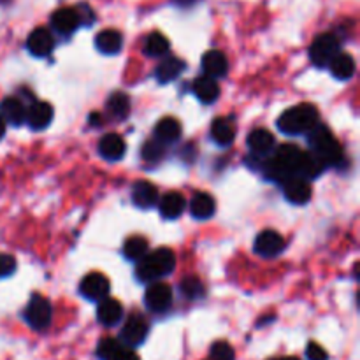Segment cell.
I'll list each match as a JSON object with an SVG mask.
<instances>
[{"label": "cell", "instance_id": "6da1fadb", "mask_svg": "<svg viewBox=\"0 0 360 360\" xmlns=\"http://www.w3.org/2000/svg\"><path fill=\"white\" fill-rule=\"evenodd\" d=\"M308 143H310L311 153L320 160L326 167L337 166L343 162V148L337 143L336 137L323 125H314L308 132Z\"/></svg>", "mask_w": 360, "mask_h": 360}, {"label": "cell", "instance_id": "7a4b0ae2", "mask_svg": "<svg viewBox=\"0 0 360 360\" xmlns=\"http://www.w3.org/2000/svg\"><path fill=\"white\" fill-rule=\"evenodd\" d=\"M176 257L169 248H159L137 262L136 276L143 283H155L174 271Z\"/></svg>", "mask_w": 360, "mask_h": 360}, {"label": "cell", "instance_id": "3957f363", "mask_svg": "<svg viewBox=\"0 0 360 360\" xmlns=\"http://www.w3.org/2000/svg\"><path fill=\"white\" fill-rule=\"evenodd\" d=\"M276 125L285 136L308 134L314 125H318V111L313 104H299L283 112Z\"/></svg>", "mask_w": 360, "mask_h": 360}, {"label": "cell", "instance_id": "277c9868", "mask_svg": "<svg viewBox=\"0 0 360 360\" xmlns=\"http://www.w3.org/2000/svg\"><path fill=\"white\" fill-rule=\"evenodd\" d=\"M23 318L34 330H44L50 327L51 318H53V306L46 297L41 294H34L25 308Z\"/></svg>", "mask_w": 360, "mask_h": 360}, {"label": "cell", "instance_id": "5b68a950", "mask_svg": "<svg viewBox=\"0 0 360 360\" xmlns=\"http://www.w3.org/2000/svg\"><path fill=\"white\" fill-rule=\"evenodd\" d=\"M339 53V41L334 34L318 35L310 48V59L317 67H329Z\"/></svg>", "mask_w": 360, "mask_h": 360}, {"label": "cell", "instance_id": "8992f818", "mask_svg": "<svg viewBox=\"0 0 360 360\" xmlns=\"http://www.w3.org/2000/svg\"><path fill=\"white\" fill-rule=\"evenodd\" d=\"M144 304L153 313H163L172 306V288L162 281L151 283L144 294Z\"/></svg>", "mask_w": 360, "mask_h": 360}, {"label": "cell", "instance_id": "52a82bcc", "mask_svg": "<svg viewBox=\"0 0 360 360\" xmlns=\"http://www.w3.org/2000/svg\"><path fill=\"white\" fill-rule=\"evenodd\" d=\"M148 336V323L141 314H130L121 327L120 339L128 348L143 345Z\"/></svg>", "mask_w": 360, "mask_h": 360}, {"label": "cell", "instance_id": "ba28073f", "mask_svg": "<svg viewBox=\"0 0 360 360\" xmlns=\"http://www.w3.org/2000/svg\"><path fill=\"white\" fill-rule=\"evenodd\" d=\"M109 288H111V285H109V279L104 274L90 272V274L83 278L81 285H79V294L85 299H88V301L101 302L108 297Z\"/></svg>", "mask_w": 360, "mask_h": 360}, {"label": "cell", "instance_id": "9c48e42d", "mask_svg": "<svg viewBox=\"0 0 360 360\" xmlns=\"http://www.w3.org/2000/svg\"><path fill=\"white\" fill-rule=\"evenodd\" d=\"M97 355L101 360H141L134 350L112 337H104L99 343Z\"/></svg>", "mask_w": 360, "mask_h": 360}, {"label": "cell", "instance_id": "30bf717a", "mask_svg": "<svg viewBox=\"0 0 360 360\" xmlns=\"http://www.w3.org/2000/svg\"><path fill=\"white\" fill-rule=\"evenodd\" d=\"M285 250V239L276 230H262L255 239V253L263 259L278 257Z\"/></svg>", "mask_w": 360, "mask_h": 360}, {"label": "cell", "instance_id": "8fae6325", "mask_svg": "<svg viewBox=\"0 0 360 360\" xmlns=\"http://www.w3.org/2000/svg\"><path fill=\"white\" fill-rule=\"evenodd\" d=\"M283 194L288 202L295 206L308 204L311 201V185L310 181H306L304 178H299V176H292L287 181L281 183Z\"/></svg>", "mask_w": 360, "mask_h": 360}, {"label": "cell", "instance_id": "7c38bea8", "mask_svg": "<svg viewBox=\"0 0 360 360\" xmlns=\"http://www.w3.org/2000/svg\"><path fill=\"white\" fill-rule=\"evenodd\" d=\"M0 118L4 120V123L20 127L27 121V108L20 99L8 97L0 104Z\"/></svg>", "mask_w": 360, "mask_h": 360}, {"label": "cell", "instance_id": "4fadbf2b", "mask_svg": "<svg viewBox=\"0 0 360 360\" xmlns=\"http://www.w3.org/2000/svg\"><path fill=\"white\" fill-rule=\"evenodd\" d=\"M54 48V39L51 32L48 28H35L27 39V50L30 51L34 57H48V54L53 51Z\"/></svg>", "mask_w": 360, "mask_h": 360}, {"label": "cell", "instance_id": "5bb4252c", "mask_svg": "<svg viewBox=\"0 0 360 360\" xmlns=\"http://www.w3.org/2000/svg\"><path fill=\"white\" fill-rule=\"evenodd\" d=\"M202 70H204V76L211 79L223 78L227 70H229V60L221 51L211 50L202 57Z\"/></svg>", "mask_w": 360, "mask_h": 360}, {"label": "cell", "instance_id": "9a60e30c", "mask_svg": "<svg viewBox=\"0 0 360 360\" xmlns=\"http://www.w3.org/2000/svg\"><path fill=\"white\" fill-rule=\"evenodd\" d=\"M79 25L81 23H79L78 12L72 8H62L59 11H54L53 16H51V27L62 35H70Z\"/></svg>", "mask_w": 360, "mask_h": 360}, {"label": "cell", "instance_id": "2e32d148", "mask_svg": "<svg viewBox=\"0 0 360 360\" xmlns=\"http://www.w3.org/2000/svg\"><path fill=\"white\" fill-rule=\"evenodd\" d=\"M132 202L141 210H150L159 202V190L150 181H137L132 186Z\"/></svg>", "mask_w": 360, "mask_h": 360}, {"label": "cell", "instance_id": "e0dca14e", "mask_svg": "<svg viewBox=\"0 0 360 360\" xmlns=\"http://www.w3.org/2000/svg\"><path fill=\"white\" fill-rule=\"evenodd\" d=\"M125 150H127V144L118 134H108L99 143V153L108 162H118L123 159Z\"/></svg>", "mask_w": 360, "mask_h": 360}, {"label": "cell", "instance_id": "ac0fdd59", "mask_svg": "<svg viewBox=\"0 0 360 360\" xmlns=\"http://www.w3.org/2000/svg\"><path fill=\"white\" fill-rule=\"evenodd\" d=\"M53 120V108L48 102H34L30 109H27V123L34 130H43Z\"/></svg>", "mask_w": 360, "mask_h": 360}, {"label": "cell", "instance_id": "d6986e66", "mask_svg": "<svg viewBox=\"0 0 360 360\" xmlns=\"http://www.w3.org/2000/svg\"><path fill=\"white\" fill-rule=\"evenodd\" d=\"M121 317H123V306H121L117 299L106 297L104 301L99 302L97 318L102 326L106 327L117 326L118 321H121Z\"/></svg>", "mask_w": 360, "mask_h": 360}, {"label": "cell", "instance_id": "ffe728a7", "mask_svg": "<svg viewBox=\"0 0 360 360\" xmlns=\"http://www.w3.org/2000/svg\"><path fill=\"white\" fill-rule=\"evenodd\" d=\"M217 211V202L210 194L199 192L190 201V214L195 220H210Z\"/></svg>", "mask_w": 360, "mask_h": 360}, {"label": "cell", "instance_id": "44dd1931", "mask_svg": "<svg viewBox=\"0 0 360 360\" xmlns=\"http://www.w3.org/2000/svg\"><path fill=\"white\" fill-rule=\"evenodd\" d=\"M248 148L259 157L268 155L274 150V136L266 128H255L248 136Z\"/></svg>", "mask_w": 360, "mask_h": 360}, {"label": "cell", "instance_id": "7402d4cb", "mask_svg": "<svg viewBox=\"0 0 360 360\" xmlns=\"http://www.w3.org/2000/svg\"><path fill=\"white\" fill-rule=\"evenodd\" d=\"M192 90H194L195 97L201 102H204V104H213L220 97V86H218V83L214 79L208 78V76L195 79L194 85H192Z\"/></svg>", "mask_w": 360, "mask_h": 360}, {"label": "cell", "instance_id": "603a6c76", "mask_svg": "<svg viewBox=\"0 0 360 360\" xmlns=\"http://www.w3.org/2000/svg\"><path fill=\"white\" fill-rule=\"evenodd\" d=\"M186 201L181 194L178 192H169V194L163 195V199L160 201V214L166 220H176L183 214L185 211Z\"/></svg>", "mask_w": 360, "mask_h": 360}, {"label": "cell", "instance_id": "cb8c5ba5", "mask_svg": "<svg viewBox=\"0 0 360 360\" xmlns=\"http://www.w3.org/2000/svg\"><path fill=\"white\" fill-rule=\"evenodd\" d=\"M95 46L104 54H117L120 53L121 46H123V37L118 30L108 28V30L99 32L95 37Z\"/></svg>", "mask_w": 360, "mask_h": 360}, {"label": "cell", "instance_id": "d4e9b609", "mask_svg": "<svg viewBox=\"0 0 360 360\" xmlns=\"http://www.w3.org/2000/svg\"><path fill=\"white\" fill-rule=\"evenodd\" d=\"M185 70V62L176 57H167L163 59V62L157 67L155 70V78L159 79V83L167 85V83L174 81L178 76H181V72Z\"/></svg>", "mask_w": 360, "mask_h": 360}, {"label": "cell", "instance_id": "484cf974", "mask_svg": "<svg viewBox=\"0 0 360 360\" xmlns=\"http://www.w3.org/2000/svg\"><path fill=\"white\" fill-rule=\"evenodd\" d=\"M211 137L220 146H230L236 137V127L232 125L230 118H217L211 125Z\"/></svg>", "mask_w": 360, "mask_h": 360}, {"label": "cell", "instance_id": "4316f807", "mask_svg": "<svg viewBox=\"0 0 360 360\" xmlns=\"http://www.w3.org/2000/svg\"><path fill=\"white\" fill-rule=\"evenodd\" d=\"M329 67L334 78L339 79V81H350L353 78V74H355V60L348 53L337 54Z\"/></svg>", "mask_w": 360, "mask_h": 360}, {"label": "cell", "instance_id": "83f0119b", "mask_svg": "<svg viewBox=\"0 0 360 360\" xmlns=\"http://www.w3.org/2000/svg\"><path fill=\"white\" fill-rule=\"evenodd\" d=\"M179 136H181V123L174 120V118H163V120L157 123L155 139L159 143H174L176 139H179Z\"/></svg>", "mask_w": 360, "mask_h": 360}, {"label": "cell", "instance_id": "f1b7e54d", "mask_svg": "<svg viewBox=\"0 0 360 360\" xmlns=\"http://www.w3.org/2000/svg\"><path fill=\"white\" fill-rule=\"evenodd\" d=\"M106 108H108V112L114 120H125L128 117V112H130V99H128L127 93L114 92L108 99Z\"/></svg>", "mask_w": 360, "mask_h": 360}, {"label": "cell", "instance_id": "f546056e", "mask_svg": "<svg viewBox=\"0 0 360 360\" xmlns=\"http://www.w3.org/2000/svg\"><path fill=\"white\" fill-rule=\"evenodd\" d=\"M143 51L146 57H163L169 51V41L160 32H153L144 39Z\"/></svg>", "mask_w": 360, "mask_h": 360}, {"label": "cell", "instance_id": "4dcf8cb0", "mask_svg": "<svg viewBox=\"0 0 360 360\" xmlns=\"http://www.w3.org/2000/svg\"><path fill=\"white\" fill-rule=\"evenodd\" d=\"M123 255L132 262H139L148 255V241L144 237H130L123 244Z\"/></svg>", "mask_w": 360, "mask_h": 360}, {"label": "cell", "instance_id": "1f68e13d", "mask_svg": "<svg viewBox=\"0 0 360 360\" xmlns=\"http://www.w3.org/2000/svg\"><path fill=\"white\" fill-rule=\"evenodd\" d=\"M181 292L186 299H201L204 295V285L195 276H188L181 281Z\"/></svg>", "mask_w": 360, "mask_h": 360}, {"label": "cell", "instance_id": "d6a6232c", "mask_svg": "<svg viewBox=\"0 0 360 360\" xmlns=\"http://www.w3.org/2000/svg\"><path fill=\"white\" fill-rule=\"evenodd\" d=\"M166 157V148L159 141H148L143 146V159L150 163H157Z\"/></svg>", "mask_w": 360, "mask_h": 360}, {"label": "cell", "instance_id": "836d02e7", "mask_svg": "<svg viewBox=\"0 0 360 360\" xmlns=\"http://www.w3.org/2000/svg\"><path fill=\"white\" fill-rule=\"evenodd\" d=\"M211 360H236V353L227 341H217L211 346Z\"/></svg>", "mask_w": 360, "mask_h": 360}, {"label": "cell", "instance_id": "e575fe53", "mask_svg": "<svg viewBox=\"0 0 360 360\" xmlns=\"http://www.w3.org/2000/svg\"><path fill=\"white\" fill-rule=\"evenodd\" d=\"M16 271V260L14 257L0 253V278H8Z\"/></svg>", "mask_w": 360, "mask_h": 360}, {"label": "cell", "instance_id": "d590c367", "mask_svg": "<svg viewBox=\"0 0 360 360\" xmlns=\"http://www.w3.org/2000/svg\"><path fill=\"white\" fill-rule=\"evenodd\" d=\"M306 357H308V360H327L329 359V355H327L326 350L321 348L320 345H317V343H310V345H308Z\"/></svg>", "mask_w": 360, "mask_h": 360}, {"label": "cell", "instance_id": "8d00e7d4", "mask_svg": "<svg viewBox=\"0 0 360 360\" xmlns=\"http://www.w3.org/2000/svg\"><path fill=\"white\" fill-rule=\"evenodd\" d=\"M172 2L178 6H181V8H188V6L195 4V0H172Z\"/></svg>", "mask_w": 360, "mask_h": 360}, {"label": "cell", "instance_id": "74e56055", "mask_svg": "<svg viewBox=\"0 0 360 360\" xmlns=\"http://www.w3.org/2000/svg\"><path fill=\"white\" fill-rule=\"evenodd\" d=\"M4 134H6V123H4V120L0 118V139L4 137Z\"/></svg>", "mask_w": 360, "mask_h": 360}, {"label": "cell", "instance_id": "f35d334b", "mask_svg": "<svg viewBox=\"0 0 360 360\" xmlns=\"http://www.w3.org/2000/svg\"><path fill=\"white\" fill-rule=\"evenodd\" d=\"M90 120H92V123H95V125L101 123V117H99L97 112H95V114H92V117H90Z\"/></svg>", "mask_w": 360, "mask_h": 360}, {"label": "cell", "instance_id": "ab89813d", "mask_svg": "<svg viewBox=\"0 0 360 360\" xmlns=\"http://www.w3.org/2000/svg\"><path fill=\"white\" fill-rule=\"evenodd\" d=\"M272 360H297L295 357H283V359H272Z\"/></svg>", "mask_w": 360, "mask_h": 360}]
</instances>
